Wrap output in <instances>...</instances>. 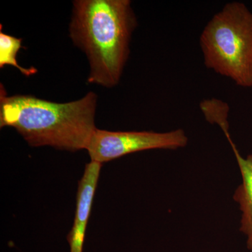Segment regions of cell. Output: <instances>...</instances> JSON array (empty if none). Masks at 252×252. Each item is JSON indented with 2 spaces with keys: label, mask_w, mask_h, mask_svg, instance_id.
Wrapping results in <instances>:
<instances>
[{
  "label": "cell",
  "mask_w": 252,
  "mask_h": 252,
  "mask_svg": "<svg viewBox=\"0 0 252 252\" xmlns=\"http://www.w3.org/2000/svg\"><path fill=\"white\" fill-rule=\"evenodd\" d=\"M97 96L59 103L28 94L7 95L0 87V126L11 127L33 147L77 152L86 149L97 127Z\"/></svg>",
  "instance_id": "cell-1"
},
{
  "label": "cell",
  "mask_w": 252,
  "mask_h": 252,
  "mask_svg": "<svg viewBox=\"0 0 252 252\" xmlns=\"http://www.w3.org/2000/svg\"><path fill=\"white\" fill-rule=\"evenodd\" d=\"M137 25L130 0L73 1L69 36L89 59V84L109 89L119 84Z\"/></svg>",
  "instance_id": "cell-2"
},
{
  "label": "cell",
  "mask_w": 252,
  "mask_h": 252,
  "mask_svg": "<svg viewBox=\"0 0 252 252\" xmlns=\"http://www.w3.org/2000/svg\"><path fill=\"white\" fill-rule=\"evenodd\" d=\"M204 64L242 88H252V12L240 1L227 3L200 36Z\"/></svg>",
  "instance_id": "cell-3"
},
{
  "label": "cell",
  "mask_w": 252,
  "mask_h": 252,
  "mask_svg": "<svg viewBox=\"0 0 252 252\" xmlns=\"http://www.w3.org/2000/svg\"><path fill=\"white\" fill-rule=\"evenodd\" d=\"M189 137L183 129L165 132L152 131H109L97 128L91 137L87 151L91 161H112L128 154L152 150L184 148Z\"/></svg>",
  "instance_id": "cell-4"
},
{
  "label": "cell",
  "mask_w": 252,
  "mask_h": 252,
  "mask_svg": "<svg viewBox=\"0 0 252 252\" xmlns=\"http://www.w3.org/2000/svg\"><path fill=\"white\" fill-rule=\"evenodd\" d=\"M102 166V164L91 160L86 164L79 181L74 223L67 236L70 252H83L86 228Z\"/></svg>",
  "instance_id": "cell-5"
},
{
  "label": "cell",
  "mask_w": 252,
  "mask_h": 252,
  "mask_svg": "<svg viewBox=\"0 0 252 252\" xmlns=\"http://www.w3.org/2000/svg\"><path fill=\"white\" fill-rule=\"evenodd\" d=\"M226 138L234 153L243 180L233 195V199L240 205L242 212L240 230L246 235L248 250L252 252V154L244 158L230 135L227 136Z\"/></svg>",
  "instance_id": "cell-6"
},
{
  "label": "cell",
  "mask_w": 252,
  "mask_h": 252,
  "mask_svg": "<svg viewBox=\"0 0 252 252\" xmlns=\"http://www.w3.org/2000/svg\"><path fill=\"white\" fill-rule=\"evenodd\" d=\"M0 28V68H4L6 65L13 66L28 77L37 73L36 68L23 67L17 62L16 56L18 51L25 49L22 46V39L3 32L1 25Z\"/></svg>",
  "instance_id": "cell-7"
},
{
  "label": "cell",
  "mask_w": 252,
  "mask_h": 252,
  "mask_svg": "<svg viewBox=\"0 0 252 252\" xmlns=\"http://www.w3.org/2000/svg\"><path fill=\"white\" fill-rule=\"evenodd\" d=\"M200 108L207 122L217 124L225 136L230 135L229 106L226 102L216 98L204 99L200 102Z\"/></svg>",
  "instance_id": "cell-8"
}]
</instances>
